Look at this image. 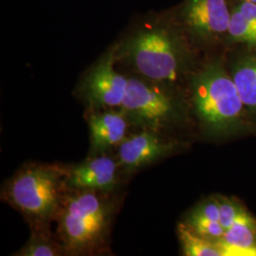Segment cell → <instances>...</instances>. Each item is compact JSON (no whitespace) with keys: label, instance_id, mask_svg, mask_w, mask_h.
I'll return each instance as SVG.
<instances>
[{"label":"cell","instance_id":"obj_15","mask_svg":"<svg viewBox=\"0 0 256 256\" xmlns=\"http://www.w3.org/2000/svg\"><path fill=\"white\" fill-rule=\"evenodd\" d=\"M220 205V222L222 227L226 230L230 229L234 224L239 220L248 216L247 212L242 210L239 206L228 200H218Z\"/></svg>","mask_w":256,"mask_h":256},{"label":"cell","instance_id":"obj_3","mask_svg":"<svg viewBox=\"0 0 256 256\" xmlns=\"http://www.w3.org/2000/svg\"><path fill=\"white\" fill-rule=\"evenodd\" d=\"M192 93L198 116L210 128H224L232 122L244 104L234 80L216 66L206 68L194 79Z\"/></svg>","mask_w":256,"mask_h":256},{"label":"cell","instance_id":"obj_10","mask_svg":"<svg viewBox=\"0 0 256 256\" xmlns=\"http://www.w3.org/2000/svg\"><path fill=\"white\" fill-rule=\"evenodd\" d=\"M124 111H106L93 114L90 119V130L93 149L106 150L120 144L128 129Z\"/></svg>","mask_w":256,"mask_h":256},{"label":"cell","instance_id":"obj_11","mask_svg":"<svg viewBox=\"0 0 256 256\" xmlns=\"http://www.w3.org/2000/svg\"><path fill=\"white\" fill-rule=\"evenodd\" d=\"M212 240L222 256H256V222L248 216Z\"/></svg>","mask_w":256,"mask_h":256},{"label":"cell","instance_id":"obj_14","mask_svg":"<svg viewBox=\"0 0 256 256\" xmlns=\"http://www.w3.org/2000/svg\"><path fill=\"white\" fill-rule=\"evenodd\" d=\"M228 32L234 40L256 45V28L244 18L238 9L230 14Z\"/></svg>","mask_w":256,"mask_h":256},{"label":"cell","instance_id":"obj_6","mask_svg":"<svg viewBox=\"0 0 256 256\" xmlns=\"http://www.w3.org/2000/svg\"><path fill=\"white\" fill-rule=\"evenodd\" d=\"M128 81L114 68V54L110 52L94 66L84 82L86 101L95 108L120 106Z\"/></svg>","mask_w":256,"mask_h":256},{"label":"cell","instance_id":"obj_4","mask_svg":"<svg viewBox=\"0 0 256 256\" xmlns=\"http://www.w3.org/2000/svg\"><path fill=\"white\" fill-rule=\"evenodd\" d=\"M126 55L138 72L152 81H173L178 75V50L164 30L140 32L128 42Z\"/></svg>","mask_w":256,"mask_h":256},{"label":"cell","instance_id":"obj_18","mask_svg":"<svg viewBox=\"0 0 256 256\" xmlns=\"http://www.w3.org/2000/svg\"><path fill=\"white\" fill-rule=\"evenodd\" d=\"M192 216L207 218L212 221H220V205L218 200H209L204 202L192 214Z\"/></svg>","mask_w":256,"mask_h":256},{"label":"cell","instance_id":"obj_2","mask_svg":"<svg viewBox=\"0 0 256 256\" xmlns=\"http://www.w3.org/2000/svg\"><path fill=\"white\" fill-rule=\"evenodd\" d=\"M61 176L59 170L52 167L27 168L10 184V200L28 216L40 221L50 220L59 207Z\"/></svg>","mask_w":256,"mask_h":256},{"label":"cell","instance_id":"obj_1","mask_svg":"<svg viewBox=\"0 0 256 256\" xmlns=\"http://www.w3.org/2000/svg\"><path fill=\"white\" fill-rule=\"evenodd\" d=\"M75 191L63 202L59 232L68 250L82 252L102 243L110 226L111 208L95 191Z\"/></svg>","mask_w":256,"mask_h":256},{"label":"cell","instance_id":"obj_8","mask_svg":"<svg viewBox=\"0 0 256 256\" xmlns=\"http://www.w3.org/2000/svg\"><path fill=\"white\" fill-rule=\"evenodd\" d=\"M185 18L194 32L214 36L228 32L230 14L225 0H189Z\"/></svg>","mask_w":256,"mask_h":256},{"label":"cell","instance_id":"obj_5","mask_svg":"<svg viewBox=\"0 0 256 256\" xmlns=\"http://www.w3.org/2000/svg\"><path fill=\"white\" fill-rule=\"evenodd\" d=\"M120 108L130 119L147 129L160 126L174 110L173 102L166 92L156 86L134 78L128 81Z\"/></svg>","mask_w":256,"mask_h":256},{"label":"cell","instance_id":"obj_20","mask_svg":"<svg viewBox=\"0 0 256 256\" xmlns=\"http://www.w3.org/2000/svg\"><path fill=\"white\" fill-rule=\"evenodd\" d=\"M247 1H250V2H254V3H256V0H247Z\"/></svg>","mask_w":256,"mask_h":256},{"label":"cell","instance_id":"obj_13","mask_svg":"<svg viewBox=\"0 0 256 256\" xmlns=\"http://www.w3.org/2000/svg\"><path fill=\"white\" fill-rule=\"evenodd\" d=\"M232 80L243 104L256 108V59L240 64Z\"/></svg>","mask_w":256,"mask_h":256},{"label":"cell","instance_id":"obj_7","mask_svg":"<svg viewBox=\"0 0 256 256\" xmlns=\"http://www.w3.org/2000/svg\"><path fill=\"white\" fill-rule=\"evenodd\" d=\"M66 176V186L74 190H110L117 182V164L110 156H97L75 166Z\"/></svg>","mask_w":256,"mask_h":256},{"label":"cell","instance_id":"obj_17","mask_svg":"<svg viewBox=\"0 0 256 256\" xmlns=\"http://www.w3.org/2000/svg\"><path fill=\"white\" fill-rule=\"evenodd\" d=\"M23 256H59V250L50 242L43 239H32L18 254Z\"/></svg>","mask_w":256,"mask_h":256},{"label":"cell","instance_id":"obj_19","mask_svg":"<svg viewBox=\"0 0 256 256\" xmlns=\"http://www.w3.org/2000/svg\"><path fill=\"white\" fill-rule=\"evenodd\" d=\"M238 10L244 16V18L256 28V3L246 1L239 6Z\"/></svg>","mask_w":256,"mask_h":256},{"label":"cell","instance_id":"obj_9","mask_svg":"<svg viewBox=\"0 0 256 256\" xmlns=\"http://www.w3.org/2000/svg\"><path fill=\"white\" fill-rule=\"evenodd\" d=\"M169 147L154 133L142 132L126 138L120 144V160L129 169H136L165 155Z\"/></svg>","mask_w":256,"mask_h":256},{"label":"cell","instance_id":"obj_16","mask_svg":"<svg viewBox=\"0 0 256 256\" xmlns=\"http://www.w3.org/2000/svg\"><path fill=\"white\" fill-rule=\"evenodd\" d=\"M189 224L190 228H192L196 234L209 239L221 238L225 234V229L222 227L220 221H212L191 214Z\"/></svg>","mask_w":256,"mask_h":256},{"label":"cell","instance_id":"obj_12","mask_svg":"<svg viewBox=\"0 0 256 256\" xmlns=\"http://www.w3.org/2000/svg\"><path fill=\"white\" fill-rule=\"evenodd\" d=\"M178 234L185 256H222L212 239L202 236L188 226L180 225Z\"/></svg>","mask_w":256,"mask_h":256}]
</instances>
